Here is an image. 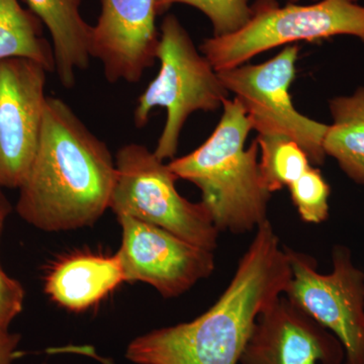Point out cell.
Here are the masks:
<instances>
[{
	"instance_id": "cell-21",
	"label": "cell",
	"mask_w": 364,
	"mask_h": 364,
	"mask_svg": "<svg viewBox=\"0 0 364 364\" xmlns=\"http://www.w3.org/2000/svg\"><path fill=\"white\" fill-rule=\"evenodd\" d=\"M47 352L51 354H75V355L85 356L95 359L102 364H116L112 358H105L100 355L95 347L90 345H66V346L54 347V348L48 349Z\"/></svg>"
},
{
	"instance_id": "cell-12",
	"label": "cell",
	"mask_w": 364,
	"mask_h": 364,
	"mask_svg": "<svg viewBox=\"0 0 364 364\" xmlns=\"http://www.w3.org/2000/svg\"><path fill=\"white\" fill-rule=\"evenodd\" d=\"M345 351L329 330L284 294L256 320L241 364H342Z\"/></svg>"
},
{
	"instance_id": "cell-19",
	"label": "cell",
	"mask_w": 364,
	"mask_h": 364,
	"mask_svg": "<svg viewBox=\"0 0 364 364\" xmlns=\"http://www.w3.org/2000/svg\"><path fill=\"white\" fill-rule=\"evenodd\" d=\"M287 188L304 222L320 224L328 219L331 191L320 170L311 166Z\"/></svg>"
},
{
	"instance_id": "cell-13",
	"label": "cell",
	"mask_w": 364,
	"mask_h": 364,
	"mask_svg": "<svg viewBox=\"0 0 364 364\" xmlns=\"http://www.w3.org/2000/svg\"><path fill=\"white\" fill-rule=\"evenodd\" d=\"M124 280L119 256L80 251L57 260L45 277V293L57 305L83 312L112 294Z\"/></svg>"
},
{
	"instance_id": "cell-18",
	"label": "cell",
	"mask_w": 364,
	"mask_h": 364,
	"mask_svg": "<svg viewBox=\"0 0 364 364\" xmlns=\"http://www.w3.org/2000/svg\"><path fill=\"white\" fill-rule=\"evenodd\" d=\"M174 4L195 7L210 20L215 37L231 35L241 30L252 16L249 0H156L157 14Z\"/></svg>"
},
{
	"instance_id": "cell-23",
	"label": "cell",
	"mask_w": 364,
	"mask_h": 364,
	"mask_svg": "<svg viewBox=\"0 0 364 364\" xmlns=\"http://www.w3.org/2000/svg\"><path fill=\"white\" fill-rule=\"evenodd\" d=\"M11 212V203H9V200L2 193L1 188H0V222H6Z\"/></svg>"
},
{
	"instance_id": "cell-4",
	"label": "cell",
	"mask_w": 364,
	"mask_h": 364,
	"mask_svg": "<svg viewBox=\"0 0 364 364\" xmlns=\"http://www.w3.org/2000/svg\"><path fill=\"white\" fill-rule=\"evenodd\" d=\"M157 60L159 72L136 100L134 123L142 129L155 107L166 109V123L154 150L164 161L176 156L189 116L196 112L217 111L230 93L174 14L162 21Z\"/></svg>"
},
{
	"instance_id": "cell-25",
	"label": "cell",
	"mask_w": 364,
	"mask_h": 364,
	"mask_svg": "<svg viewBox=\"0 0 364 364\" xmlns=\"http://www.w3.org/2000/svg\"></svg>"
},
{
	"instance_id": "cell-3",
	"label": "cell",
	"mask_w": 364,
	"mask_h": 364,
	"mask_svg": "<svg viewBox=\"0 0 364 364\" xmlns=\"http://www.w3.org/2000/svg\"><path fill=\"white\" fill-rule=\"evenodd\" d=\"M222 107L221 119L207 141L168 165L177 178L198 186L219 232L243 234L267 221L272 193L261 178L257 142L245 148L252 131L245 109L235 98Z\"/></svg>"
},
{
	"instance_id": "cell-9",
	"label": "cell",
	"mask_w": 364,
	"mask_h": 364,
	"mask_svg": "<svg viewBox=\"0 0 364 364\" xmlns=\"http://www.w3.org/2000/svg\"><path fill=\"white\" fill-rule=\"evenodd\" d=\"M117 220L123 239L117 255L126 282H145L164 298H176L214 272L212 251L129 215Z\"/></svg>"
},
{
	"instance_id": "cell-7",
	"label": "cell",
	"mask_w": 364,
	"mask_h": 364,
	"mask_svg": "<svg viewBox=\"0 0 364 364\" xmlns=\"http://www.w3.org/2000/svg\"><path fill=\"white\" fill-rule=\"evenodd\" d=\"M299 48L286 46L261 64L234 67L218 72L230 95L245 109L257 135L287 136L303 148L311 163L322 165L323 142L328 124L304 116L294 107L289 88L296 77Z\"/></svg>"
},
{
	"instance_id": "cell-14",
	"label": "cell",
	"mask_w": 364,
	"mask_h": 364,
	"mask_svg": "<svg viewBox=\"0 0 364 364\" xmlns=\"http://www.w3.org/2000/svg\"><path fill=\"white\" fill-rule=\"evenodd\" d=\"M49 31L54 51L55 72L60 83L72 90L76 72L90 67L92 26L82 18L83 0H23Z\"/></svg>"
},
{
	"instance_id": "cell-8",
	"label": "cell",
	"mask_w": 364,
	"mask_h": 364,
	"mask_svg": "<svg viewBox=\"0 0 364 364\" xmlns=\"http://www.w3.org/2000/svg\"><path fill=\"white\" fill-rule=\"evenodd\" d=\"M291 268L284 296L338 338L344 364H364V273L350 249L336 245L333 270L322 274L311 256L286 248Z\"/></svg>"
},
{
	"instance_id": "cell-11",
	"label": "cell",
	"mask_w": 364,
	"mask_h": 364,
	"mask_svg": "<svg viewBox=\"0 0 364 364\" xmlns=\"http://www.w3.org/2000/svg\"><path fill=\"white\" fill-rule=\"evenodd\" d=\"M91 30V58L104 68L107 82L136 83L157 60L156 0H100Z\"/></svg>"
},
{
	"instance_id": "cell-17",
	"label": "cell",
	"mask_w": 364,
	"mask_h": 364,
	"mask_svg": "<svg viewBox=\"0 0 364 364\" xmlns=\"http://www.w3.org/2000/svg\"><path fill=\"white\" fill-rule=\"evenodd\" d=\"M261 178L269 193L289 188L312 166L296 141L280 135H257Z\"/></svg>"
},
{
	"instance_id": "cell-15",
	"label": "cell",
	"mask_w": 364,
	"mask_h": 364,
	"mask_svg": "<svg viewBox=\"0 0 364 364\" xmlns=\"http://www.w3.org/2000/svg\"><path fill=\"white\" fill-rule=\"evenodd\" d=\"M333 123L324 136L326 156H331L351 181L364 186V86L329 102Z\"/></svg>"
},
{
	"instance_id": "cell-1",
	"label": "cell",
	"mask_w": 364,
	"mask_h": 364,
	"mask_svg": "<svg viewBox=\"0 0 364 364\" xmlns=\"http://www.w3.org/2000/svg\"><path fill=\"white\" fill-rule=\"evenodd\" d=\"M291 268L269 220L256 229L233 279L195 320L136 337L126 358L136 364H238L256 320L286 293Z\"/></svg>"
},
{
	"instance_id": "cell-6",
	"label": "cell",
	"mask_w": 364,
	"mask_h": 364,
	"mask_svg": "<svg viewBox=\"0 0 364 364\" xmlns=\"http://www.w3.org/2000/svg\"><path fill=\"white\" fill-rule=\"evenodd\" d=\"M117 181L109 208L166 230L179 238L214 252L219 230L203 203L179 195L177 176L168 164L146 146L131 143L116 155Z\"/></svg>"
},
{
	"instance_id": "cell-22",
	"label": "cell",
	"mask_w": 364,
	"mask_h": 364,
	"mask_svg": "<svg viewBox=\"0 0 364 364\" xmlns=\"http://www.w3.org/2000/svg\"><path fill=\"white\" fill-rule=\"evenodd\" d=\"M21 335L7 331H0V364H13L18 355V347Z\"/></svg>"
},
{
	"instance_id": "cell-2",
	"label": "cell",
	"mask_w": 364,
	"mask_h": 364,
	"mask_svg": "<svg viewBox=\"0 0 364 364\" xmlns=\"http://www.w3.org/2000/svg\"><path fill=\"white\" fill-rule=\"evenodd\" d=\"M116 161L61 98L48 97L37 151L20 186L16 212L47 232L90 227L109 208Z\"/></svg>"
},
{
	"instance_id": "cell-5",
	"label": "cell",
	"mask_w": 364,
	"mask_h": 364,
	"mask_svg": "<svg viewBox=\"0 0 364 364\" xmlns=\"http://www.w3.org/2000/svg\"><path fill=\"white\" fill-rule=\"evenodd\" d=\"M252 16L238 32L203 41L200 51L217 72L248 63L261 53L296 42L351 36L364 43V6L358 0H318L279 6L257 0Z\"/></svg>"
},
{
	"instance_id": "cell-10",
	"label": "cell",
	"mask_w": 364,
	"mask_h": 364,
	"mask_svg": "<svg viewBox=\"0 0 364 364\" xmlns=\"http://www.w3.org/2000/svg\"><path fill=\"white\" fill-rule=\"evenodd\" d=\"M47 73L25 58L0 61V188H20L39 143Z\"/></svg>"
},
{
	"instance_id": "cell-16",
	"label": "cell",
	"mask_w": 364,
	"mask_h": 364,
	"mask_svg": "<svg viewBox=\"0 0 364 364\" xmlns=\"http://www.w3.org/2000/svg\"><path fill=\"white\" fill-rule=\"evenodd\" d=\"M25 58L55 72L54 51L43 23L20 0H0V61Z\"/></svg>"
},
{
	"instance_id": "cell-20",
	"label": "cell",
	"mask_w": 364,
	"mask_h": 364,
	"mask_svg": "<svg viewBox=\"0 0 364 364\" xmlns=\"http://www.w3.org/2000/svg\"><path fill=\"white\" fill-rule=\"evenodd\" d=\"M4 223L0 222V238ZM25 289L18 280L9 277L0 265V331H7L9 325L23 311Z\"/></svg>"
},
{
	"instance_id": "cell-24",
	"label": "cell",
	"mask_w": 364,
	"mask_h": 364,
	"mask_svg": "<svg viewBox=\"0 0 364 364\" xmlns=\"http://www.w3.org/2000/svg\"><path fill=\"white\" fill-rule=\"evenodd\" d=\"M270 1H275V0H270ZM289 4H294V2L299 1V0H289ZM311 1H318V0H311Z\"/></svg>"
}]
</instances>
